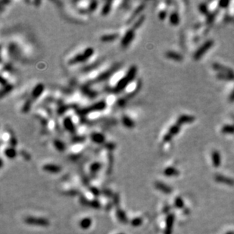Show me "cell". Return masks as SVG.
I'll use <instances>...</instances> for the list:
<instances>
[{
    "instance_id": "cell-1",
    "label": "cell",
    "mask_w": 234,
    "mask_h": 234,
    "mask_svg": "<svg viewBox=\"0 0 234 234\" xmlns=\"http://www.w3.org/2000/svg\"><path fill=\"white\" fill-rule=\"evenodd\" d=\"M136 73H137V67L136 65L130 66L126 72V74L124 75V77L120 80V81L117 83V85L114 89V92L119 93V92H121L126 89L129 84L133 82V80L135 79L136 76Z\"/></svg>"
},
{
    "instance_id": "cell-11",
    "label": "cell",
    "mask_w": 234,
    "mask_h": 234,
    "mask_svg": "<svg viewBox=\"0 0 234 234\" xmlns=\"http://www.w3.org/2000/svg\"><path fill=\"white\" fill-rule=\"evenodd\" d=\"M63 125H64V128L66 129L68 131L71 133H74L76 130L75 126H74V123L73 119L70 117L68 116L64 119L63 121Z\"/></svg>"
},
{
    "instance_id": "cell-23",
    "label": "cell",
    "mask_w": 234,
    "mask_h": 234,
    "mask_svg": "<svg viewBox=\"0 0 234 234\" xmlns=\"http://www.w3.org/2000/svg\"><path fill=\"white\" fill-rule=\"evenodd\" d=\"M164 174L167 177H176V176L179 175L180 172L177 168H173V167H168L164 170Z\"/></svg>"
},
{
    "instance_id": "cell-9",
    "label": "cell",
    "mask_w": 234,
    "mask_h": 234,
    "mask_svg": "<svg viewBox=\"0 0 234 234\" xmlns=\"http://www.w3.org/2000/svg\"><path fill=\"white\" fill-rule=\"evenodd\" d=\"M90 140L96 144H102L105 142V136L103 133L99 132H93L90 134Z\"/></svg>"
},
{
    "instance_id": "cell-14",
    "label": "cell",
    "mask_w": 234,
    "mask_h": 234,
    "mask_svg": "<svg viewBox=\"0 0 234 234\" xmlns=\"http://www.w3.org/2000/svg\"><path fill=\"white\" fill-rule=\"evenodd\" d=\"M165 57L168 59H171L175 61H182L183 60V56L179 52L174 51H168L165 53Z\"/></svg>"
},
{
    "instance_id": "cell-26",
    "label": "cell",
    "mask_w": 234,
    "mask_h": 234,
    "mask_svg": "<svg viewBox=\"0 0 234 234\" xmlns=\"http://www.w3.org/2000/svg\"><path fill=\"white\" fill-rule=\"evenodd\" d=\"M83 93H84L85 96L89 97V98H95L97 96V93L96 91L92 90V89L88 87H83L82 89Z\"/></svg>"
},
{
    "instance_id": "cell-7",
    "label": "cell",
    "mask_w": 234,
    "mask_h": 234,
    "mask_svg": "<svg viewBox=\"0 0 234 234\" xmlns=\"http://www.w3.org/2000/svg\"><path fill=\"white\" fill-rule=\"evenodd\" d=\"M214 180H215L216 182L219 183H222V184H225V185L227 186H231V187L234 186L233 178L228 177L224 176L222 174H216L214 175Z\"/></svg>"
},
{
    "instance_id": "cell-36",
    "label": "cell",
    "mask_w": 234,
    "mask_h": 234,
    "mask_svg": "<svg viewBox=\"0 0 234 234\" xmlns=\"http://www.w3.org/2000/svg\"><path fill=\"white\" fill-rule=\"evenodd\" d=\"M215 18V14L214 13H210L208 15V18H207V23L208 24H212Z\"/></svg>"
},
{
    "instance_id": "cell-35",
    "label": "cell",
    "mask_w": 234,
    "mask_h": 234,
    "mask_svg": "<svg viewBox=\"0 0 234 234\" xmlns=\"http://www.w3.org/2000/svg\"><path fill=\"white\" fill-rule=\"evenodd\" d=\"M167 16H168V11H167L166 10H162V11H161L159 14V17L161 21H164V20H165Z\"/></svg>"
},
{
    "instance_id": "cell-30",
    "label": "cell",
    "mask_w": 234,
    "mask_h": 234,
    "mask_svg": "<svg viewBox=\"0 0 234 234\" xmlns=\"http://www.w3.org/2000/svg\"><path fill=\"white\" fill-rule=\"evenodd\" d=\"M5 154H6V156H7L8 158H9V159H14V158L16 156V155H17L16 151H15V149H14L13 147L7 148V149L5 150Z\"/></svg>"
},
{
    "instance_id": "cell-32",
    "label": "cell",
    "mask_w": 234,
    "mask_h": 234,
    "mask_svg": "<svg viewBox=\"0 0 234 234\" xmlns=\"http://www.w3.org/2000/svg\"><path fill=\"white\" fill-rule=\"evenodd\" d=\"M174 205L178 208H183L184 207V202H183V199L181 198H180V197H177V198H175Z\"/></svg>"
},
{
    "instance_id": "cell-27",
    "label": "cell",
    "mask_w": 234,
    "mask_h": 234,
    "mask_svg": "<svg viewBox=\"0 0 234 234\" xmlns=\"http://www.w3.org/2000/svg\"><path fill=\"white\" fill-rule=\"evenodd\" d=\"M43 168L45 170L51 172V173H58L61 170L60 167L55 164H46L43 167Z\"/></svg>"
},
{
    "instance_id": "cell-15",
    "label": "cell",
    "mask_w": 234,
    "mask_h": 234,
    "mask_svg": "<svg viewBox=\"0 0 234 234\" xmlns=\"http://www.w3.org/2000/svg\"><path fill=\"white\" fill-rule=\"evenodd\" d=\"M121 123H122V124L124 125L126 128L132 129L135 126V123H134L133 120L130 116L126 115H124L122 116Z\"/></svg>"
},
{
    "instance_id": "cell-40",
    "label": "cell",
    "mask_w": 234,
    "mask_h": 234,
    "mask_svg": "<svg viewBox=\"0 0 234 234\" xmlns=\"http://www.w3.org/2000/svg\"><path fill=\"white\" fill-rule=\"evenodd\" d=\"M101 165L99 163H94V164L92 165V167H91V169L93 170H95V171H96V170H98L99 168H100Z\"/></svg>"
},
{
    "instance_id": "cell-24",
    "label": "cell",
    "mask_w": 234,
    "mask_h": 234,
    "mask_svg": "<svg viewBox=\"0 0 234 234\" xmlns=\"http://www.w3.org/2000/svg\"><path fill=\"white\" fill-rule=\"evenodd\" d=\"M180 131V125L175 124L172 125L170 128H169L168 133L170 134V136L174 137V136H176V135H177L179 133Z\"/></svg>"
},
{
    "instance_id": "cell-37",
    "label": "cell",
    "mask_w": 234,
    "mask_h": 234,
    "mask_svg": "<svg viewBox=\"0 0 234 234\" xmlns=\"http://www.w3.org/2000/svg\"><path fill=\"white\" fill-rule=\"evenodd\" d=\"M172 138H173V136H171L170 134H168V133H167L164 136V137H163V141H164V142H169L171 141Z\"/></svg>"
},
{
    "instance_id": "cell-18",
    "label": "cell",
    "mask_w": 234,
    "mask_h": 234,
    "mask_svg": "<svg viewBox=\"0 0 234 234\" xmlns=\"http://www.w3.org/2000/svg\"><path fill=\"white\" fill-rule=\"evenodd\" d=\"M174 221V214H169L167 217L166 221V230L164 234H171L172 229H173V224Z\"/></svg>"
},
{
    "instance_id": "cell-12",
    "label": "cell",
    "mask_w": 234,
    "mask_h": 234,
    "mask_svg": "<svg viewBox=\"0 0 234 234\" xmlns=\"http://www.w3.org/2000/svg\"><path fill=\"white\" fill-rule=\"evenodd\" d=\"M44 85L43 83H38L36 87H34L31 93V98L33 99H36L42 95L44 91Z\"/></svg>"
},
{
    "instance_id": "cell-28",
    "label": "cell",
    "mask_w": 234,
    "mask_h": 234,
    "mask_svg": "<svg viewBox=\"0 0 234 234\" xmlns=\"http://www.w3.org/2000/svg\"><path fill=\"white\" fill-rule=\"evenodd\" d=\"M221 133L224 134H233L234 133V124L224 125L221 128Z\"/></svg>"
},
{
    "instance_id": "cell-38",
    "label": "cell",
    "mask_w": 234,
    "mask_h": 234,
    "mask_svg": "<svg viewBox=\"0 0 234 234\" xmlns=\"http://www.w3.org/2000/svg\"><path fill=\"white\" fill-rule=\"evenodd\" d=\"M229 4H230L229 1H221L219 2V6L222 8H226L229 6Z\"/></svg>"
},
{
    "instance_id": "cell-34",
    "label": "cell",
    "mask_w": 234,
    "mask_h": 234,
    "mask_svg": "<svg viewBox=\"0 0 234 234\" xmlns=\"http://www.w3.org/2000/svg\"><path fill=\"white\" fill-rule=\"evenodd\" d=\"M97 6H98V2L93 1V2H89V5L88 6V9L90 11H93L96 9Z\"/></svg>"
},
{
    "instance_id": "cell-5",
    "label": "cell",
    "mask_w": 234,
    "mask_h": 234,
    "mask_svg": "<svg viewBox=\"0 0 234 234\" xmlns=\"http://www.w3.org/2000/svg\"><path fill=\"white\" fill-rule=\"evenodd\" d=\"M135 36H136V33H135V30L133 28H130L126 30V32L125 33V34L121 40V46L123 48L128 47L129 45L131 44V43L133 41Z\"/></svg>"
},
{
    "instance_id": "cell-16",
    "label": "cell",
    "mask_w": 234,
    "mask_h": 234,
    "mask_svg": "<svg viewBox=\"0 0 234 234\" xmlns=\"http://www.w3.org/2000/svg\"><path fill=\"white\" fill-rule=\"evenodd\" d=\"M120 36V34L117 33H115V34H105L102 35L100 37V40L103 43H108V42H112L115 41Z\"/></svg>"
},
{
    "instance_id": "cell-6",
    "label": "cell",
    "mask_w": 234,
    "mask_h": 234,
    "mask_svg": "<svg viewBox=\"0 0 234 234\" xmlns=\"http://www.w3.org/2000/svg\"><path fill=\"white\" fill-rule=\"evenodd\" d=\"M116 69H117V67H112L111 69H108V70L105 71L103 73H101L100 74H98V76L96 77V78L95 79V82H102L107 80L108 78H109L110 77H112L113 74H115Z\"/></svg>"
},
{
    "instance_id": "cell-22",
    "label": "cell",
    "mask_w": 234,
    "mask_h": 234,
    "mask_svg": "<svg viewBox=\"0 0 234 234\" xmlns=\"http://www.w3.org/2000/svg\"><path fill=\"white\" fill-rule=\"evenodd\" d=\"M169 21H170V23L173 26H177L180 23L179 14L177 11H173L170 15Z\"/></svg>"
},
{
    "instance_id": "cell-13",
    "label": "cell",
    "mask_w": 234,
    "mask_h": 234,
    "mask_svg": "<svg viewBox=\"0 0 234 234\" xmlns=\"http://www.w3.org/2000/svg\"><path fill=\"white\" fill-rule=\"evenodd\" d=\"M212 161L214 168H219L221 164V156L219 151L214 150L212 152Z\"/></svg>"
},
{
    "instance_id": "cell-31",
    "label": "cell",
    "mask_w": 234,
    "mask_h": 234,
    "mask_svg": "<svg viewBox=\"0 0 234 234\" xmlns=\"http://www.w3.org/2000/svg\"><path fill=\"white\" fill-rule=\"evenodd\" d=\"M31 105H32V102L30 99H27L26 102H24V104L23 105L22 107V112L24 113H27L30 110V108H31Z\"/></svg>"
},
{
    "instance_id": "cell-25",
    "label": "cell",
    "mask_w": 234,
    "mask_h": 234,
    "mask_svg": "<svg viewBox=\"0 0 234 234\" xmlns=\"http://www.w3.org/2000/svg\"><path fill=\"white\" fill-rule=\"evenodd\" d=\"M53 145L57 150L60 152L64 151V149H65V144L64 143V142L59 140V139H55L53 140Z\"/></svg>"
},
{
    "instance_id": "cell-10",
    "label": "cell",
    "mask_w": 234,
    "mask_h": 234,
    "mask_svg": "<svg viewBox=\"0 0 234 234\" xmlns=\"http://www.w3.org/2000/svg\"><path fill=\"white\" fill-rule=\"evenodd\" d=\"M196 120V117L194 116L189 115H182L177 118V124L179 125L187 124H192Z\"/></svg>"
},
{
    "instance_id": "cell-3",
    "label": "cell",
    "mask_w": 234,
    "mask_h": 234,
    "mask_svg": "<svg viewBox=\"0 0 234 234\" xmlns=\"http://www.w3.org/2000/svg\"><path fill=\"white\" fill-rule=\"evenodd\" d=\"M106 105H107L106 102H105V101H100V102H98L96 104L92 105L89 106L87 108L80 110L79 112L82 115H89V114L94 113V112H99L102 110H104Z\"/></svg>"
},
{
    "instance_id": "cell-39",
    "label": "cell",
    "mask_w": 234,
    "mask_h": 234,
    "mask_svg": "<svg viewBox=\"0 0 234 234\" xmlns=\"http://www.w3.org/2000/svg\"><path fill=\"white\" fill-rule=\"evenodd\" d=\"M125 104H126V98H121L120 99H118L117 102V105L119 107H123Z\"/></svg>"
},
{
    "instance_id": "cell-41",
    "label": "cell",
    "mask_w": 234,
    "mask_h": 234,
    "mask_svg": "<svg viewBox=\"0 0 234 234\" xmlns=\"http://www.w3.org/2000/svg\"><path fill=\"white\" fill-rule=\"evenodd\" d=\"M228 101L230 102H234V89H233V90L231 92V94L229 95Z\"/></svg>"
},
{
    "instance_id": "cell-42",
    "label": "cell",
    "mask_w": 234,
    "mask_h": 234,
    "mask_svg": "<svg viewBox=\"0 0 234 234\" xmlns=\"http://www.w3.org/2000/svg\"><path fill=\"white\" fill-rule=\"evenodd\" d=\"M226 234H234V231H230V232H227Z\"/></svg>"
},
{
    "instance_id": "cell-21",
    "label": "cell",
    "mask_w": 234,
    "mask_h": 234,
    "mask_svg": "<svg viewBox=\"0 0 234 234\" xmlns=\"http://www.w3.org/2000/svg\"><path fill=\"white\" fill-rule=\"evenodd\" d=\"M216 78L220 80L224 81H234V74H218L216 75Z\"/></svg>"
},
{
    "instance_id": "cell-4",
    "label": "cell",
    "mask_w": 234,
    "mask_h": 234,
    "mask_svg": "<svg viewBox=\"0 0 234 234\" xmlns=\"http://www.w3.org/2000/svg\"><path fill=\"white\" fill-rule=\"evenodd\" d=\"M214 43V40H207L205 43H204L202 44L200 47L198 48L196 51V52H195L194 55H193V59L196 61L202 59V57H203V55H204L207 52L209 51V49L213 46Z\"/></svg>"
},
{
    "instance_id": "cell-2",
    "label": "cell",
    "mask_w": 234,
    "mask_h": 234,
    "mask_svg": "<svg viewBox=\"0 0 234 234\" xmlns=\"http://www.w3.org/2000/svg\"><path fill=\"white\" fill-rule=\"evenodd\" d=\"M94 54V49L92 47H88L81 53L77 54L74 55L72 59H71L68 61L69 64H80V63H83L87 61L91 56Z\"/></svg>"
},
{
    "instance_id": "cell-29",
    "label": "cell",
    "mask_w": 234,
    "mask_h": 234,
    "mask_svg": "<svg viewBox=\"0 0 234 234\" xmlns=\"http://www.w3.org/2000/svg\"><path fill=\"white\" fill-rule=\"evenodd\" d=\"M145 15H141V16H140V17L136 20L135 22H134V24H133V27L132 28L134 30H136V29L140 28V27L142 26V24H143L144 21H145Z\"/></svg>"
},
{
    "instance_id": "cell-8",
    "label": "cell",
    "mask_w": 234,
    "mask_h": 234,
    "mask_svg": "<svg viewBox=\"0 0 234 234\" xmlns=\"http://www.w3.org/2000/svg\"><path fill=\"white\" fill-rule=\"evenodd\" d=\"M212 68L214 71L219 72L220 74H234V71L232 68L225 66L220 63H213Z\"/></svg>"
},
{
    "instance_id": "cell-33",
    "label": "cell",
    "mask_w": 234,
    "mask_h": 234,
    "mask_svg": "<svg viewBox=\"0 0 234 234\" xmlns=\"http://www.w3.org/2000/svg\"><path fill=\"white\" fill-rule=\"evenodd\" d=\"M199 10H200V11L202 13L207 15V16L210 14L209 11H208V7H207V6H206L205 4H201L200 6H199Z\"/></svg>"
},
{
    "instance_id": "cell-20",
    "label": "cell",
    "mask_w": 234,
    "mask_h": 234,
    "mask_svg": "<svg viewBox=\"0 0 234 234\" xmlns=\"http://www.w3.org/2000/svg\"><path fill=\"white\" fill-rule=\"evenodd\" d=\"M112 3H113V2H105L102 8V10H101V15L102 16H106V15H108L110 13L112 8Z\"/></svg>"
},
{
    "instance_id": "cell-19",
    "label": "cell",
    "mask_w": 234,
    "mask_h": 234,
    "mask_svg": "<svg viewBox=\"0 0 234 234\" xmlns=\"http://www.w3.org/2000/svg\"><path fill=\"white\" fill-rule=\"evenodd\" d=\"M155 187L158 189L161 190V192L164 193H167V194H169L172 192V189L171 187H170L169 186L164 184V183H160V182H157L155 183Z\"/></svg>"
},
{
    "instance_id": "cell-17",
    "label": "cell",
    "mask_w": 234,
    "mask_h": 234,
    "mask_svg": "<svg viewBox=\"0 0 234 234\" xmlns=\"http://www.w3.org/2000/svg\"><path fill=\"white\" fill-rule=\"evenodd\" d=\"M144 8H145V4L142 3L140 4V6H138L137 7L135 8V10L133 11V12L132 13V15H130V17H129L128 21H127V23H131L134 19L136 18V17H137L138 15H140V14L141 13L142 11H143Z\"/></svg>"
}]
</instances>
